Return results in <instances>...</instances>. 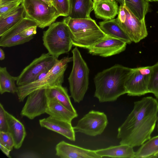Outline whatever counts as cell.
<instances>
[{
	"mask_svg": "<svg viewBox=\"0 0 158 158\" xmlns=\"http://www.w3.org/2000/svg\"><path fill=\"white\" fill-rule=\"evenodd\" d=\"M158 102L147 97L135 102L133 110L118 128L120 144L139 146L151 138L157 121Z\"/></svg>",
	"mask_w": 158,
	"mask_h": 158,
	"instance_id": "cell-1",
	"label": "cell"
},
{
	"mask_svg": "<svg viewBox=\"0 0 158 158\" xmlns=\"http://www.w3.org/2000/svg\"><path fill=\"white\" fill-rule=\"evenodd\" d=\"M132 69L116 64L97 73L94 78V96L100 102H111L127 94L125 82Z\"/></svg>",
	"mask_w": 158,
	"mask_h": 158,
	"instance_id": "cell-2",
	"label": "cell"
},
{
	"mask_svg": "<svg viewBox=\"0 0 158 158\" xmlns=\"http://www.w3.org/2000/svg\"><path fill=\"white\" fill-rule=\"evenodd\" d=\"M63 21L70 29L73 45L77 47L87 49L107 36L91 18L74 19L67 16Z\"/></svg>",
	"mask_w": 158,
	"mask_h": 158,
	"instance_id": "cell-3",
	"label": "cell"
},
{
	"mask_svg": "<svg viewBox=\"0 0 158 158\" xmlns=\"http://www.w3.org/2000/svg\"><path fill=\"white\" fill-rule=\"evenodd\" d=\"M43 44L51 55L58 58L69 52L73 45L71 32L63 22L53 23L43 32Z\"/></svg>",
	"mask_w": 158,
	"mask_h": 158,
	"instance_id": "cell-4",
	"label": "cell"
},
{
	"mask_svg": "<svg viewBox=\"0 0 158 158\" xmlns=\"http://www.w3.org/2000/svg\"><path fill=\"white\" fill-rule=\"evenodd\" d=\"M72 61V57H64L58 60L44 76L30 83L18 86L16 93L19 101L23 102L30 94L35 90L62 85L68 64Z\"/></svg>",
	"mask_w": 158,
	"mask_h": 158,
	"instance_id": "cell-5",
	"label": "cell"
},
{
	"mask_svg": "<svg viewBox=\"0 0 158 158\" xmlns=\"http://www.w3.org/2000/svg\"><path fill=\"white\" fill-rule=\"evenodd\" d=\"M72 52L73 64L68 80L71 97L74 102L79 103L88 88L89 69L77 47Z\"/></svg>",
	"mask_w": 158,
	"mask_h": 158,
	"instance_id": "cell-6",
	"label": "cell"
},
{
	"mask_svg": "<svg viewBox=\"0 0 158 158\" xmlns=\"http://www.w3.org/2000/svg\"><path fill=\"white\" fill-rule=\"evenodd\" d=\"M25 17L35 22L43 29L54 23L60 16L55 8L41 0H22Z\"/></svg>",
	"mask_w": 158,
	"mask_h": 158,
	"instance_id": "cell-7",
	"label": "cell"
},
{
	"mask_svg": "<svg viewBox=\"0 0 158 158\" xmlns=\"http://www.w3.org/2000/svg\"><path fill=\"white\" fill-rule=\"evenodd\" d=\"M116 19L132 42L137 43L147 36L145 19H138L125 6H120Z\"/></svg>",
	"mask_w": 158,
	"mask_h": 158,
	"instance_id": "cell-8",
	"label": "cell"
},
{
	"mask_svg": "<svg viewBox=\"0 0 158 158\" xmlns=\"http://www.w3.org/2000/svg\"><path fill=\"white\" fill-rule=\"evenodd\" d=\"M58 60L48 52L42 54L26 67L17 77L16 85L22 86L36 81L41 74L48 72Z\"/></svg>",
	"mask_w": 158,
	"mask_h": 158,
	"instance_id": "cell-9",
	"label": "cell"
},
{
	"mask_svg": "<svg viewBox=\"0 0 158 158\" xmlns=\"http://www.w3.org/2000/svg\"><path fill=\"white\" fill-rule=\"evenodd\" d=\"M152 66L132 68L125 82L127 95L140 96L150 93L149 85Z\"/></svg>",
	"mask_w": 158,
	"mask_h": 158,
	"instance_id": "cell-10",
	"label": "cell"
},
{
	"mask_svg": "<svg viewBox=\"0 0 158 158\" xmlns=\"http://www.w3.org/2000/svg\"><path fill=\"white\" fill-rule=\"evenodd\" d=\"M108 124L107 116L104 112L92 110L79 120L73 128L76 132L95 136L101 134Z\"/></svg>",
	"mask_w": 158,
	"mask_h": 158,
	"instance_id": "cell-11",
	"label": "cell"
},
{
	"mask_svg": "<svg viewBox=\"0 0 158 158\" xmlns=\"http://www.w3.org/2000/svg\"><path fill=\"white\" fill-rule=\"evenodd\" d=\"M34 26H38L35 22L24 17L19 23L0 36V46L10 47L30 41L33 38L25 37L23 31L26 29Z\"/></svg>",
	"mask_w": 158,
	"mask_h": 158,
	"instance_id": "cell-12",
	"label": "cell"
},
{
	"mask_svg": "<svg viewBox=\"0 0 158 158\" xmlns=\"http://www.w3.org/2000/svg\"><path fill=\"white\" fill-rule=\"evenodd\" d=\"M48 102L46 89L35 90L27 96L20 114L22 116L33 119L36 117L46 113Z\"/></svg>",
	"mask_w": 158,
	"mask_h": 158,
	"instance_id": "cell-13",
	"label": "cell"
},
{
	"mask_svg": "<svg viewBox=\"0 0 158 158\" xmlns=\"http://www.w3.org/2000/svg\"><path fill=\"white\" fill-rule=\"evenodd\" d=\"M127 43L121 40L107 36L88 48V53L93 55L107 57L119 54L126 48Z\"/></svg>",
	"mask_w": 158,
	"mask_h": 158,
	"instance_id": "cell-14",
	"label": "cell"
},
{
	"mask_svg": "<svg viewBox=\"0 0 158 158\" xmlns=\"http://www.w3.org/2000/svg\"><path fill=\"white\" fill-rule=\"evenodd\" d=\"M56 155L61 158H101L95 150L88 149L62 141L56 147Z\"/></svg>",
	"mask_w": 158,
	"mask_h": 158,
	"instance_id": "cell-15",
	"label": "cell"
},
{
	"mask_svg": "<svg viewBox=\"0 0 158 158\" xmlns=\"http://www.w3.org/2000/svg\"><path fill=\"white\" fill-rule=\"evenodd\" d=\"M40 126L56 132L74 141L75 131L71 123L55 118L51 116L39 120Z\"/></svg>",
	"mask_w": 158,
	"mask_h": 158,
	"instance_id": "cell-16",
	"label": "cell"
},
{
	"mask_svg": "<svg viewBox=\"0 0 158 158\" xmlns=\"http://www.w3.org/2000/svg\"><path fill=\"white\" fill-rule=\"evenodd\" d=\"M93 3V10L97 18L110 20L118 14L119 6L115 0H101Z\"/></svg>",
	"mask_w": 158,
	"mask_h": 158,
	"instance_id": "cell-17",
	"label": "cell"
},
{
	"mask_svg": "<svg viewBox=\"0 0 158 158\" xmlns=\"http://www.w3.org/2000/svg\"><path fill=\"white\" fill-rule=\"evenodd\" d=\"M48 99V106L46 113L50 116L70 123L74 118L77 117V113L70 111L56 99L53 98Z\"/></svg>",
	"mask_w": 158,
	"mask_h": 158,
	"instance_id": "cell-18",
	"label": "cell"
},
{
	"mask_svg": "<svg viewBox=\"0 0 158 158\" xmlns=\"http://www.w3.org/2000/svg\"><path fill=\"white\" fill-rule=\"evenodd\" d=\"M6 114L8 125V132L11 134L14 140V148L19 149L26 135L25 128L22 123L6 111Z\"/></svg>",
	"mask_w": 158,
	"mask_h": 158,
	"instance_id": "cell-19",
	"label": "cell"
},
{
	"mask_svg": "<svg viewBox=\"0 0 158 158\" xmlns=\"http://www.w3.org/2000/svg\"><path fill=\"white\" fill-rule=\"evenodd\" d=\"M24 13L21 4L14 10L0 16V36L21 22L24 18Z\"/></svg>",
	"mask_w": 158,
	"mask_h": 158,
	"instance_id": "cell-20",
	"label": "cell"
},
{
	"mask_svg": "<svg viewBox=\"0 0 158 158\" xmlns=\"http://www.w3.org/2000/svg\"><path fill=\"white\" fill-rule=\"evenodd\" d=\"M133 147L127 144L112 146L106 148L95 150L96 153L102 158H135V152Z\"/></svg>",
	"mask_w": 158,
	"mask_h": 158,
	"instance_id": "cell-21",
	"label": "cell"
},
{
	"mask_svg": "<svg viewBox=\"0 0 158 158\" xmlns=\"http://www.w3.org/2000/svg\"><path fill=\"white\" fill-rule=\"evenodd\" d=\"M102 30L107 35L119 39L127 44H130L132 41L118 22L116 18L103 21L99 23Z\"/></svg>",
	"mask_w": 158,
	"mask_h": 158,
	"instance_id": "cell-22",
	"label": "cell"
},
{
	"mask_svg": "<svg viewBox=\"0 0 158 158\" xmlns=\"http://www.w3.org/2000/svg\"><path fill=\"white\" fill-rule=\"evenodd\" d=\"M69 17L74 19L91 18L90 15L93 10L92 0H69Z\"/></svg>",
	"mask_w": 158,
	"mask_h": 158,
	"instance_id": "cell-23",
	"label": "cell"
},
{
	"mask_svg": "<svg viewBox=\"0 0 158 158\" xmlns=\"http://www.w3.org/2000/svg\"><path fill=\"white\" fill-rule=\"evenodd\" d=\"M46 93L48 99H55L70 111L77 113L72 104L66 88L62 85L54 86L46 89Z\"/></svg>",
	"mask_w": 158,
	"mask_h": 158,
	"instance_id": "cell-24",
	"label": "cell"
},
{
	"mask_svg": "<svg viewBox=\"0 0 158 158\" xmlns=\"http://www.w3.org/2000/svg\"><path fill=\"white\" fill-rule=\"evenodd\" d=\"M135 152V158L158 157V135L148 140Z\"/></svg>",
	"mask_w": 158,
	"mask_h": 158,
	"instance_id": "cell-25",
	"label": "cell"
},
{
	"mask_svg": "<svg viewBox=\"0 0 158 158\" xmlns=\"http://www.w3.org/2000/svg\"><path fill=\"white\" fill-rule=\"evenodd\" d=\"M17 77L10 75L6 67H0V93L2 94L6 92L12 94L16 93L18 87L15 84Z\"/></svg>",
	"mask_w": 158,
	"mask_h": 158,
	"instance_id": "cell-26",
	"label": "cell"
},
{
	"mask_svg": "<svg viewBox=\"0 0 158 158\" xmlns=\"http://www.w3.org/2000/svg\"><path fill=\"white\" fill-rule=\"evenodd\" d=\"M125 6L140 20L145 19L149 9V2L146 0H125Z\"/></svg>",
	"mask_w": 158,
	"mask_h": 158,
	"instance_id": "cell-27",
	"label": "cell"
},
{
	"mask_svg": "<svg viewBox=\"0 0 158 158\" xmlns=\"http://www.w3.org/2000/svg\"><path fill=\"white\" fill-rule=\"evenodd\" d=\"M152 66V71L149 85L150 93L158 99V62Z\"/></svg>",
	"mask_w": 158,
	"mask_h": 158,
	"instance_id": "cell-28",
	"label": "cell"
},
{
	"mask_svg": "<svg viewBox=\"0 0 158 158\" xmlns=\"http://www.w3.org/2000/svg\"><path fill=\"white\" fill-rule=\"evenodd\" d=\"M52 6L60 16H68L70 11L69 0H52Z\"/></svg>",
	"mask_w": 158,
	"mask_h": 158,
	"instance_id": "cell-29",
	"label": "cell"
},
{
	"mask_svg": "<svg viewBox=\"0 0 158 158\" xmlns=\"http://www.w3.org/2000/svg\"><path fill=\"white\" fill-rule=\"evenodd\" d=\"M0 144L11 150L14 146V142L9 132L0 131Z\"/></svg>",
	"mask_w": 158,
	"mask_h": 158,
	"instance_id": "cell-30",
	"label": "cell"
},
{
	"mask_svg": "<svg viewBox=\"0 0 158 158\" xmlns=\"http://www.w3.org/2000/svg\"><path fill=\"white\" fill-rule=\"evenodd\" d=\"M22 0H17L0 6V16H2L17 8L21 4Z\"/></svg>",
	"mask_w": 158,
	"mask_h": 158,
	"instance_id": "cell-31",
	"label": "cell"
},
{
	"mask_svg": "<svg viewBox=\"0 0 158 158\" xmlns=\"http://www.w3.org/2000/svg\"><path fill=\"white\" fill-rule=\"evenodd\" d=\"M9 127L6 110L3 105L0 104V131L8 132Z\"/></svg>",
	"mask_w": 158,
	"mask_h": 158,
	"instance_id": "cell-32",
	"label": "cell"
},
{
	"mask_svg": "<svg viewBox=\"0 0 158 158\" xmlns=\"http://www.w3.org/2000/svg\"><path fill=\"white\" fill-rule=\"evenodd\" d=\"M0 148L2 152L8 157L11 158L10 154L11 150L0 144Z\"/></svg>",
	"mask_w": 158,
	"mask_h": 158,
	"instance_id": "cell-33",
	"label": "cell"
},
{
	"mask_svg": "<svg viewBox=\"0 0 158 158\" xmlns=\"http://www.w3.org/2000/svg\"><path fill=\"white\" fill-rule=\"evenodd\" d=\"M17 0H0V6Z\"/></svg>",
	"mask_w": 158,
	"mask_h": 158,
	"instance_id": "cell-34",
	"label": "cell"
},
{
	"mask_svg": "<svg viewBox=\"0 0 158 158\" xmlns=\"http://www.w3.org/2000/svg\"><path fill=\"white\" fill-rule=\"evenodd\" d=\"M5 58V54L3 50L0 48V60H2Z\"/></svg>",
	"mask_w": 158,
	"mask_h": 158,
	"instance_id": "cell-35",
	"label": "cell"
},
{
	"mask_svg": "<svg viewBox=\"0 0 158 158\" xmlns=\"http://www.w3.org/2000/svg\"><path fill=\"white\" fill-rule=\"evenodd\" d=\"M51 6H52V0H41Z\"/></svg>",
	"mask_w": 158,
	"mask_h": 158,
	"instance_id": "cell-36",
	"label": "cell"
},
{
	"mask_svg": "<svg viewBox=\"0 0 158 158\" xmlns=\"http://www.w3.org/2000/svg\"><path fill=\"white\" fill-rule=\"evenodd\" d=\"M117 2H118L120 5H125V0H115Z\"/></svg>",
	"mask_w": 158,
	"mask_h": 158,
	"instance_id": "cell-37",
	"label": "cell"
},
{
	"mask_svg": "<svg viewBox=\"0 0 158 158\" xmlns=\"http://www.w3.org/2000/svg\"><path fill=\"white\" fill-rule=\"evenodd\" d=\"M148 2H158V0H146Z\"/></svg>",
	"mask_w": 158,
	"mask_h": 158,
	"instance_id": "cell-38",
	"label": "cell"
},
{
	"mask_svg": "<svg viewBox=\"0 0 158 158\" xmlns=\"http://www.w3.org/2000/svg\"><path fill=\"white\" fill-rule=\"evenodd\" d=\"M101 0H93V2H98L100 1Z\"/></svg>",
	"mask_w": 158,
	"mask_h": 158,
	"instance_id": "cell-39",
	"label": "cell"
},
{
	"mask_svg": "<svg viewBox=\"0 0 158 158\" xmlns=\"http://www.w3.org/2000/svg\"><path fill=\"white\" fill-rule=\"evenodd\" d=\"M157 130H158V115H157Z\"/></svg>",
	"mask_w": 158,
	"mask_h": 158,
	"instance_id": "cell-40",
	"label": "cell"
},
{
	"mask_svg": "<svg viewBox=\"0 0 158 158\" xmlns=\"http://www.w3.org/2000/svg\"></svg>",
	"mask_w": 158,
	"mask_h": 158,
	"instance_id": "cell-41",
	"label": "cell"
}]
</instances>
